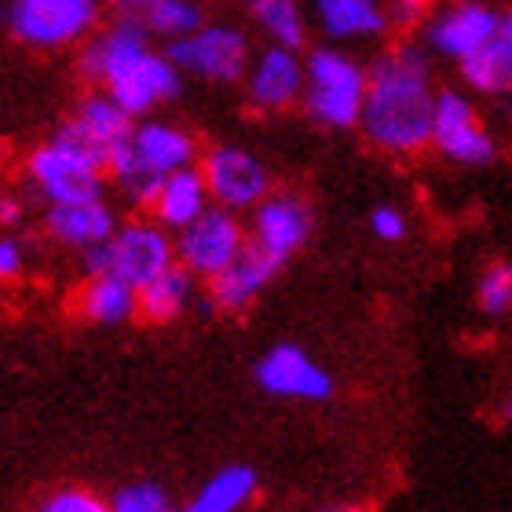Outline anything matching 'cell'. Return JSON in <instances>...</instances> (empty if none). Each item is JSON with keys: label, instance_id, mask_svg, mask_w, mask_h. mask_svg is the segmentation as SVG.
Wrapping results in <instances>:
<instances>
[{"label": "cell", "instance_id": "f546056e", "mask_svg": "<svg viewBox=\"0 0 512 512\" xmlns=\"http://www.w3.org/2000/svg\"><path fill=\"white\" fill-rule=\"evenodd\" d=\"M480 308L487 315H509L512 311V264H491L480 278Z\"/></svg>", "mask_w": 512, "mask_h": 512}, {"label": "cell", "instance_id": "9c48e42d", "mask_svg": "<svg viewBox=\"0 0 512 512\" xmlns=\"http://www.w3.org/2000/svg\"><path fill=\"white\" fill-rule=\"evenodd\" d=\"M202 172H205V183H209L213 202L231 209V213L256 209V205L271 194V172H267L264 161L246 147H231V143L209 147L202 158Z\"/></svg>", "mask_w": 512, "mask_h": 512}, {"label": "cell", "instance_id": "8992f818", "mask_svg": "<svg viewBox=\"0 0 512 512\" xmlns=\"http://www.w3.org/2000/svg\"><path fill=\"white\" fill-rule=\"evenodd\" d=\"M249 246L246 227L238 224V213L224 205H209L194 224H187L176 238V260L198 278H216L235 264Z\"/></svg>", "mask_w": 512, "mask_h": 512}, {"label": "cell", "instance_id": "603a6c76", "mask_svg": "<svg viewBox=\"0 0 512 512\" xmlns=\"http://www.w3.org/2000/svg\"><path fill=\"white\" fill-rule=\"evenodd\" d=\"M194 278L198 275L176 260L169 271H161L158 278H150L147 286H139V315L147 322L180 319L194 300Z\"/></svg>", "mask_w": 512, "mask_h": 512}, {"label": "cell", "instance_id": "836d02e7", "mask_svg": "<svg viewBox=\"0 0 512 512\" xmlns=\"http://www.w3.org/2000/svg\"><path fill=\"white\" fill-rule=\"evenodd\" d=\"M428 8H432V0H388L392 26H399V30H414V26L428 22Z\"/></svg>", "mask_w": 512, "mask_h": 512}, {"label": "cell", "instance_id": "3957f363", "mask_svg": "<svg viewBox=\"0 0 512 512\" xmlns=\"http://www.w3.org/2000/svg\"><path fill=\"white\" fill-rule=\"evenodd\" d=\"M304 66H308V85H304L300 103L308 110V118L333 132L359 128L366 88H370V66L341 52L337 44L311 48Z\"/></svg>", "mask_w": 512, "mask_h": 512}, {"label": "cell", "instance_id": "7a4b0ae2", "mask_svg": "<svg viewBox=\"0 0 512 512\" xmlns=\"http://www.w3.org/2000/svg\"><path fill=\"white\" fill-rule=\"evenodd\" d=\"M107 169H110V154L103 147H96L74 121H66L26 161L30 183L41 191V198L48 205L103 198V172Z\"/></svg>", "mask_w": 512, "mask_h": 512}, {"label": "cell", "instance_id": "74e56055", "mask_svg": "<svg viewBox=\"0 0 512 512\" xmlns=\"http://www.w3.org/2000/svg\"><path fill=\"white\" fill-rule=\"evenodd\" d=\"M114 4H121V8H147L150 0H114Z\"/></svg>", "mask_w": 512, "mask_h": 512}, {"label": "cell", "instance_id": "52a82bcc", "mask_svg": "<svg viewBox=\"0 0 512 512\" xmlns=\"http://www.w3.org/2000/svg\"><path fill=\"white\" fill-rule=\"evenodd\" d=\"M432 147L454 165L465 169H480L491 165L498 154L494 136L483 128L480 114L472 107V99L465 92L443 88L436 96V121H432Z\"/></svg>", "mask_w": 512, "mask_h": 512}, {"label": "cell", "instance_id": "d6986e66", "mask_svg": "<svg viewBox=\"0 0 512 512\" xmlns=\"http://www.w3.org/2000/svg\"><path fill=\"white\" fill-rule=\"evenodd\" d=\"M209 205H213V194H209L202 165H187V169L165 176L158 198H154V216H158L161 227L183 231V227L194 224Z\"/></svg>", "mask_w": 512, "mask_h": 512}, {"label": "cell", "instance_id": "f1b7e54d", "mask_svg": "<svg viewBox=\"0 0 512 512\" xmlns=\"http://www.w3.org/2000/svg\"><path fill=\"white\" fill-rule=\"evenodd\" d=\"M110 512H176L161 483H128L110 498Z\"/></svg>", "mask_w": 512, "mask_h": 512}, {"label": "cell", "instance_id": "277c9868", "mask_svg": "<svg viewBox=\"0 0 512 512\" xmlns=\"http://www.w3.org/2000/svg\"><path fill=\"white\" fill-rule=\"evenodd\" d=\"M99 22V0H8L0 26L30 48H66L85 41Z\"/></svg>", "mask_w": 512, "mask_h": 512}, {"label": "cell", "instance_id": "8fae6325", "mask_svg": "<svg viewBox=\"0 0 512 512\" xmlns=\"http://www.w3.org/2000/svg\"><path fill=\"white\" fill-rule=\"evenodd\" d=\"M110 264V275L128 278L132 286H147L150 278L176 264V242L169 238V227L150 220L121 224L110 238Z\"/></svg>", "mask_w": 512, "mask_h": 512}, {"label": "cell", "instance_id": "6da1fadb", "mask_svg": "<svg viewBox=\"0 0 512 512\" xmlns=\"http://www.w3.org/2000/svg\"><path fill=\"white\" fill-rule=\"evenodd\" d=\"M436 96L428 48L403 41L381 52L370 63V88L363 103V136L384 154H421L432 147V121H436Z\"/></svg>", "mask_w": 512, "mask_h": 512}, {"label": "cell", "instance_id": "30bf717a", "mask_svg": "<svg viewBox=\"0 0 512 512\" xmlns=\"http://www.w3.org/2000/svg\"><path fill=\"white\" fill-rule=\"evenodd\" d=\"M502 33V15L483 0H458L425 22V48L447 63H465L472 52Z\"/></svg>", "mask_w": 512, "mask_h": 512}, {"label": "cell", "instance_id": "1f68e13d", "mask_svg": "<svg viewBox=\"0 0 512 512\" xmlns=\"http://www.w3.org/2000/svg\"><path fill=\"white\" fill-rule=\"evenodd\" d=\"M370 231H374L381 242H403L406 238L403 209H395V205H377L374 213H370Z\"/></svg>", "mask_w": 512, "mask_h": 512}, {"label": "cell", "instance_id": "2e32d148", "mask_svg": "<svg viewBox=\"0 0 512 512\" xmlns=\"http://www.w3.org/2000/svg\"><path fill=\"white\" fill-rule=\"evenodd\" d=\"M44 231L59 242V246L70 249H92L99 242H110L114 231H118V216L103 198H92V202H63V205H48L44 213Z\"/></svg>", "mask_w": 512, "mask_h": 512}, {"label": "cell", "instance_id": "d590c367", "mask_svg": "<svg viewBox=\"0 0 512 512\" xmlns=\"http://www.w3.org/2000/svg\"><path fill=\"white\" fill-rule=\"evenodd\" d=\"M22 220L19 198H0V227H15Z\"/></svg>", "mask_w": 512, "mask_h": 512}, {"label": "cell", "instance_id": "9a60e30c", "mask_svg": "<svg viewBox=\"0 0 512 512\" xmlns=\"http://www.w3.org/2000/svg\"><path fill=\"white\" fill-rule=\"evenodd\" d=\"M282 267L286 264H278L275 256H267L264 249H256L249 242L235 264L220 271L216 278H209V304L220 311H246Z\"/></svg>", "mask_w": 512, "mask_h": 512}, {"label": "cell", "instance_id": "ac0fdd59", "mask_svg": "<svg viewBox=\"0 0 512 512\" xmlns=\"http://www.w3.org/2000/svg\"><path fill=\"white\" fill-rule=\"evenodd\" d=\"M150 30L143 19H118L114 26H107V30L99 33V37H92V41L85 44V52H81V74L92 81V85L103 88V81H107L114 70H118L121 63H128L136 52H143V48H150Z\"/></svg>", "mask_w": 512, "mask_h": 512}, {"label": "cell", "instance_id": "484cf974", "mask_svg": "<svg viewBox=\"0 0 512 512\" xmlns=\"http://www.w3.org/2000/svg\"><path fill=\"white\" fill-rule=\"evenodd\" d=\"M253 494H256V472L249 465H227L180 512H238Z\"/></svg>", "mask_w": 512, "mask_h": 512}, {"label": "cell", "instance_id": "f35d334b", "mask_svg": "<svg viewBox=\"0 0 512 512\" xmlns=\"http://www.w3.org/2000/svg\"><path fill=\"white\" fill-rule=\"evenodd\" d=\"M502 33H505V37H512V8L502 15Z\"/></svg>", "mask_w": 512, "mask_h": 512}, {"label": "cell", "instance_id": "e0dca14e", "mask_svg": "<svg viewBox=\"0 0 512 512\" xmlns=\"http://www.w3.org/2000/svg\"><path fill=\"white\" fill-rule=\"evenodd\" d=\"M315 22L333 44L377 41L392 30L388 0H315Z\"/></svg>", "mask_w": 512, "mask_h": 512}, {"label": "cell", "instance_id": "e575fe53", "mask_svg": "<svg viewBox=\"0 0 512 512\" xmlns=\"http://www.w3.org/2000/svg\"><path fill=\"white\" fill-rule=\"evenodd\" d=\"M110 242H99L92 249H81V271L88 278H99V275H110Z\"/></svg>", "mask_w": 512, "mask_h": 512}, {"label": "cell", "instance_id": "d4e9b609", "mask_svg": "<svg viewBox=\"0 0 512 512\" xmlns=\"http://www.w3.org/2000/svg\"><path fill=\"white\" fill-rule=\"evenodd\" d=\"M110 176L118 183V191L128 198V205L136 209H154V198H158L161 183H165V172H158L147 158H139L132 143H121L114 154H110Z\"/></svg>", "mask_w": 512, "mask_h": 512}, {"label": "cell", "instance_id": "7c38bea8", "mask_svg": "<svg viewBox=\"0 0 512 512\" xmlns=\"http://www.w3.org/2000/svg\"><path fill=\"white\" fill-rule=\"evenodd\" d=\"M304 85H308V66L297 55V48L267 44L264 52L253 55V63H249L246 96L264 114H278V110H289L293 103H300Z\"/></svg>", "mask_w": 512, "mask_h": 512}, {"label": "cell", "instance_id": "4316f807", "mask_svg": "<svg viewBox=\"0 0 512 512\" xmlns=\"http://www.w3.org/2000/svg\"><path fill=\"white\" fill-rule=\"evenodd\" d=\"M249 15L267 44H286L300 52L308 41V15L300 8V0H249Z\"/></svg>", "mask_w": 512, "mask_h": 512}, {"label": "cell", "instance_id": "8d00e7d4", "mask_svg": "<svg viewBox=\"0 0 512 512\" xmlns=\"http://www.w3.org/2000/svg\"><path fill=\"white\" fill-rule=\"evenodd\" d=\"M322 512H363L359 505H348V502H341V505H326Z\"/></svg>", "mask_w": 512, "mask_h": 512}, {"label": "cell", "instance_id": "ba28073f", "mask_svg": "<svg viewBox=\"0 0 512 512\" xmlns=\"http://www.w3.org/2000/svg\"><path fill=\"white\" fill-rule=\"evenodd\" d=\"M103 92L118 99L121 107L132 114V118H147L150 110L161 107V103H172V99L183 92V70L172 63L165 52H136L128 63H121L114 74L103 81Z\"/></svg>", "mask_w": 512, "mask_h": 512}, {"label": "cell", "instance_id": "d6a6232c", "mask_svg": "<svg viewBox=\"0 0 512 512\" xmlns=\"http://www.w3.org/2000/svg\"><path fill=\"white\" fill-rule=\"evenodd\" d=\"M26 271V249L11 231H0V282H11Z\"/></svg>", "mask_w": 512, "mask_h": 512}, {"label": "cell", "instance_id": "4dcf8cb0", "mask_svg": "<svg viewBox=\"0 0 512 512\" xmlns=\"http://www.w3.org/2000/svg\"><path fill=\"white\" fill-rule=\"evenodd\" d=\"M41 512H110V505L88 491H59L41 505Z\"/></svg>", "mask_w": 512, "mask_h": 512}, {"label": "cell", "instance_id": "5b68a950", "mask_svg": "<svg viewBox=\"0 0 512 512\" xmlns=\"http://www.w3.org/2000/svg\"><path fill=\"white\" fill-rule=\"evenodd\" d=\"M165 55L180 66L183 74H194L202 81H216V85H235L246 81L249 63H253V48L249 37L235 26H209L194 30L191 37H176L165 44Z\"/></svg>", "mask_w": 512, "mask_h": 512}, {"label": "cell", "instance_id": "4fadbf2b", "mask_svg": "<svg viewBox=\"0 0 512 512\" xmlns=\"http://www.w3.org/2000/svg\"><path fill=\"white\" fill-rule=\"evenodd\" d=\"M256 384L267 395H282V399H304V403H326L333 395V377L311 359L297 344H275L271 352L256 363Z\"/></svg>", "mask_w": 512, "mask_h": 512}, {"label": "cell", "instance_id": "ab89813d", "mask_svg": "<svg viewBox=\"0 0 512 512\" xmlns=\"http://www.w3.org/2000/svg\"><path fill=\"white\" fill-rule=\"evenodd\" d=\"M502 421H512V399L505 403V410H502Z\"/></svg>", "mask_w": 512, "mask_h": 512}, {"label": "cell", "instance_id": "44dd1931", "mask_svg": "<svg viewBox=\"0 0 512 512\" xmlns=\"http://www.w3.org/2000/svg\"><path fill=\"white\" fill-rule=\"evenodd\" d=\"M74 121L81 132H85L96 147H103L107 154H114V150L121 147V143H128L132 139V114H128L125 107H121L118 99L110 96V92H96V96H85L81 103H77L74 110Z\"/></svg>", "mask_w": 512, "mask_h": 512}, {"label": "cell", "instance_id": "cb8c5ba5", "mask_svg": "<svg viewBox=\"0 0 512 512\" xmlns=\"http://www.w3.org/2000/svg\"><path fill=\"white\" fill-rule=\"evenodd\" d=\"M81 311H85V319L99 322V326H121L132 315H139V286H132L121 275L88 278L85 293H81Z\"/></svg>", "mask_w": 512, "mask_h": 512}, {"label": "cell", "instance_id": "5bb4252c", "mask_svg": "<svg viewBox=\"0 0 512 512\" xmlns=\"http://www.w3.org/2000/svg\"><path fill=\"white\" fill-rule=\"evenodd\" d=\"M311 238V209L300 194L278 191L267 194L264 202L253 209V227H249V242L275 256L278 264H286L289 256L304 249Z\"/></svg>", "mask_w": 512, "mask_h": 512}, {"label": "cell", "instance_id": "7402d4cb", "mask_svg": "<svg viewBox=\"0 0 512 512\" xmlns=\"http://www.w3.org/2000/svg\"><path fill=\"white\" fill-rule=\"evenodd\" d=\"M458 74L476 96H509L512 92V37L498 33L480 52L458 63Z\"/></svg>", "mask_w": 512, "mask_h": 512}, {"label": "cell", "instance_id": "83f0119b", "mask_svg": "<svg viewBox=\"0 0 512 512\" xmlns=\"http://www.w3.org/2000/svg\"><path fill=\"white\" fill-rule=\"evenodd\" d=\"M143 22L154 37L176 41V37H191L194 30H202L205 15L194 0H150L143 8Z\"/></svg>", "mask_w": 512, "mask_h": 512}, {"label": "cell", "instance_id": "ffe728a7", "mask_svg": "<svg viewBox=\"0 0 512 512\" xmlns=\"http://www.w3.org/2000/svg\"><path fill=\"white\" fill-rule=\"evenodd\" d=\"M139 158H147L158 172H180L187 165L198 161V139L180 125H169V121H143V125L132 128V139Z\"/></svg>", "mask_w": 512, "mask_h": 512}]
</instances>
